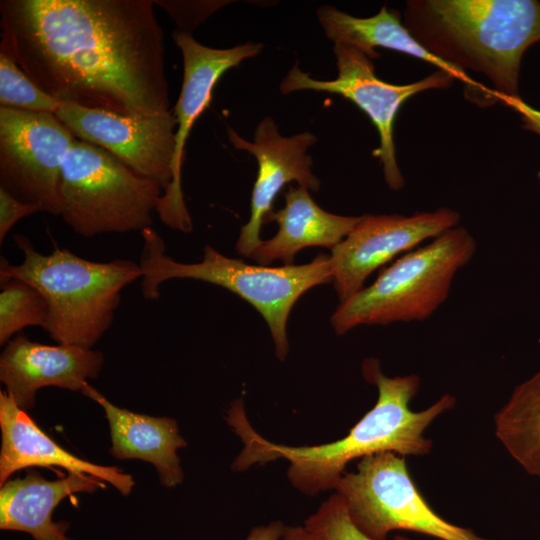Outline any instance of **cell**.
<instances>
[{
    "instance_id": "44dd1931",
    "label": "cell",
    "mask_w": 540,
    "mask_h": 540,
    "mask_svg": "<svg viewBox=\"0 0 540 540\" xmlns=\"http://www.w3.org/2000/svg\"><path fill=\"white\" fill-rule=\"evenodd\" d=\"M494 423L495 434L510 455L540 477V372L515 388Z\"/></svg>"
},
{
    "instance_id": "2e32d148",
    "label": "cell",
    "mask_w": 540,
    "mask_h": 540,
    "mask_svg": "<svg viewBox=\"0 0 540 540\" xmlns=\"http://www.w3.org/2000/svg\"><path fill=\"white\" fill-rule=\"evenodd\" d=\"M0 429V486L18 470L58 466L108 482L124 496L134 487L133 477L118 467L91 463L63 449L18 407L6 391L0 392Z\"/></svg>"
},
{
    "instance_id": "3957f363",
    "label": "cell",
    "mask_w": 540,
    "mask_h": 540,
    "mask_svg": "<svg viewBox=\"0 0 540 540\" xmlns=\"http://www.w3.org/2000/svg\"><path fill=\"white\" fill-rule=\"evenodd\" d=\"M404 25L441 60L486 76L500 99L515 108L521 58L540 41L535 0H409Z\"/></svg>"
},
{
    "instance_id": "ba28073f",
    "label": "cell",
    "mask_w": 540,
    "mask_h": 540,
    "mask_svg": "<svg viewBox=\"0 0 540 540\" xmlns=\"http://www.w3.org/2000/svg\"><path fill=\"white\" fill-rule=\"evenodd\" d=\"M335 492L355 525L374 540H387L394 530L438 540H490L438 515L413 482L405 458L393 452L360 459L355 472L342 475Z\"/></svg>"
},
{
    "instance_id": "484cf974",
    "label": "cell",
    "mask_w": 540,
    "mask_h": 540,
    "mask_svg": "<svg viewBox=\"0 0 540 540\" xmlns=\"http://www.w3.org/2000/svg\"><path fill=\"white\" fill-rule=\"evenodd\" d=\"M41 212L36 206L24 203L0 187V242L22 218Z\"/></svg>"
},
{
    "instance_id": "83f0119b",
    "label": "cell",
    "mask_w": 540,
    "mask_h": 540,
    "mask_svg": "<svg viewBox=\"0 0 540 540\" xmlns=\"http://www.w3.org/2000/svg\"><path fill=\"white\" fill-rule=\"evenodd\" d=\"M281 540H319L305 526H286Z\"/></svg>"
},
{
    "instance_id": "9a60e30c",
    "label": "cell",
    "mask_w": 540,
    "mask_h": 540,
    "mask_svg": "<svg viewBox=\"0 0 540 540\" xmlns=\"http://www.w3.org/2000/svg\"><path fill=\"white\" fill-rule=\"evenodd\" d=\"M104 363L100 351L72 344L45 345L17 334L0 357V380L19 408L35 406L36 393L47 386L82 391L97 378Z\"/></svg>"
},
{
    "instance_id": "6da1fadb",
    "label": "cell",
    "mask_w": 540,
    "mask_h": 540,
    "mask_svg": "<svg viewBox=\"0 0 540 540\" xmlns=\"http://www.w3.org/2000/svg\"><path fill=\"white\" fill-rule=\"evenodd\" d=\"M151 0H2L0 52L43 91L128 116L170 108Z\"/></svg>"
},
{
    "instance_id": "52a82bcc",
    "label": "cell",
    "mask_w": 540,
    "mask_h": 540,
    "mask_svg": "<svg viewBox=\"0 0 540 540\" xmlns=\"http://www.w3.org/2000/svg\"><path fill=\"white\" fill-rule=\"evenodd\" d=\"M163 193L157 182L82 140L74 141L62 162L60 216L86 238L150 228Z\"/></svg>"
},
{
    "instance_id": "cb8c5ba5",
    "label": "cell",
    "mask_w": 540,
    "mask_h": 540,
    "mask_svg": "<svg viewBox=\"0 0 540 540\" xmlns=\"http://www.w3.org/2000/svg\"><path fill=\"white\" fill-rule=\"evenodd\" d=\"M319 540H374L352 521L343 498L334 493L304 522ZM393 540H411L396 536Z\"/></svg>"
},
{
    "instance_id": "30bf717a",
    "label": "cell",
    "mask_w": 540,
    "mask_h": 540,
    "mask_svg": "<svg viewBox=\"0 0 540 540\" xmlns=\"http://www.w3.org/2000/svg\"><path fill=\"white\" fill-rule=\"evenodd\" d=\"M75 140L55 114L0 106V187L60 216L62 162Z\"/></svg>"
},
{
    "instance_id": "7402d4cb",
    "label": "cell",
    "mask_w": 540,
    "mask_h": 540,
    "mask_svg": "<svg viewBox=\"0 0 540 540\" xmlns=\"http://www.w3.org/2000/svg\"><path fill=\"white\" fill-rule=\"evenodd\" d=\"M48 304L44 296L32 285L17 279L1 281L0 290V344L26 327H47Z\"/></svg>"
},
{
    "instance_id": "8992f818",
    "label": "cell",
    "mask_w": 540,
    "mask_h": 540,
    "mask_svg": "<svg viewBox=\"0 0 540 540\" xmlns=\"http://www.w3.org/2000/svg\"><path fill=\"white\" fill-rule=\"evenodd\" d=\"M476 241L462 226L451 228L382 270L337 307L331 324L338 335L361 325L424 321L445 302L452 282L474 256Z\"/></svg>"
},
{
    "instance_id": "4fadbf2b",
    "label": "cell",
    "mask_w": 540,
    "mask_h": 540,
    "mask_svg": "<svg viewBox=\"0 0 540 540\" xmlns=\"http://www.w3.org/2000/svg\"><path fill=\"white\" fill-rule=\"evenodd\" d=\"M172 36L183 57L184 74L181 92L173 109L177 129L172 182L160 198L156 213L167 226L189 232L192 229V221L181 186L186 140L195 121L209 106L218 80L227 70L259 54L262 44L250 42L232 48L216 49L199 43L191 33L177 30Z\"/></svg>"
},
{
    "instance_id": "7c38bea8",
    "label": "cell",
    "mask_w": 540,
    "mask_h": 540,
    "mask_svg": "<svg viewBox=\"0 0 540 540\" xmlns=\"http://www.w3.org/2000/svg\"><path fill=\"white\" fill-rule=\"evenodd\" d=\"M55 115L76 139L105 149L164 191L171 184L177 126L173 110L162 115L128 116L62 103Z\"/></svg>"
},
{
    "instance_id": "603a6c76",
    "label": "cell",
    "mask_w": 540,
    "mask_h": 540,
    "mask_svg": "<svg viewBox=\"0 0 540 540\" xmlns=\"http://www.w3.org/2000/svg\"><path fill=\"white\" fill-rule=\"evenodd\" d=\"M0 105L55 114L62 102L38 87L10 57L0 52Z\"/></svg>"
},
{
    "instance_id": "7a4b0ae2",
    "label": "cell",
    "mask_w": 540,
    "mask_h": 540,
    "mask_svg": "<svg viewBox=\"0 0 540 540\" xmlns=\"http://www.w3.org/2000/svg\"><path fill=\"white\" fill-rule=\"evenodd\" d=\"M362 374L377 387L376 404L345 437L326 444L287 446L271 442L251 426L243 401L234 400L226 420L240 437L243 448L232 469L241 472L256 464L285 459L289 462L287 477L293 487L315 496L335 490L347 464L355 459L382 452L403 457L429 454L433 442L424 435L425 430L455 406V397L445 394L428 408L415 412L410 409V402L420 387L418 375L387 377L379 361L373 358L364 360Z\"/></svg>"
},
{
    "instance_id": "f1b7e54d",
    "label": "cell",
    "mask_w": 540,
    "mask_h": 540,
    "mask_svg": "<svg viewBox=\"0 0 540 540\" xmlns=\"http://www.w3.org/2000/svg\"><path fill=\"white\" fill-rule=\"evenodd\" d=\"M538 178H539V180H540V170H539V172H538Z\"/></svg>"
},
{
    "instance_id": "d6986e66",
    "label": "cell",
    "mask_w": 540,
    "mask_h": 540,
    "mask_svg": "<svg viewBox=\"0 0 540 540\" xmlns=\"http://www.w3.org/2000/svg\"><path fill=\"white\" fill-rule=\"evenodd\" d=\"M360 219L341 216L320 208L304 187H289L285 206L271 211L265 222L279 226L274 237L261 241L250 255L259 265L268 266L276 260L292 265L295 255L302 249L322 246L332 250L356 226Z\"/></svg>"
},
{
    "instance_id": "d4e9b609",
    "label": "cell",
    "mask_w": 540,
    "mask_h": 540,
    "mask_svg": "<svg viewBox=\"0 0 540 540\" xmlns=\"http://www.w3.org/2000/svg\"><path fill=\"white\" fill-rule=\"evenodd\" d=\"M164 9L177 23L178 31L190 33L191 29L203 22L213 11L219 8V1H154Z\"/></svg>"
},
{
    "instance_id": "277c9868",
    "label": "cell",
    "mask_w": 540,
    "mask_h": 540,
    "mask_svg": "<svg viewBox=\"0 0 540 540\" xmlns=\"http://www.w3.org/2000/svg\"><path fill=\"white\" fill-rule=\"evenodd\" d=\"M14 239L23 260L10 264L2 258L0 280L24 281L44 296L49 309L45 331L58 344L92 348L112 325L121 291L142 278L139 263L92 261L63 248L43 254L26 236Z\"/></svg>"
},
{
    "instance_id": "8fae6325",
    "label": "cell",
    "mask_w": 540,
    "mask_h": 540,
    "mask_svg": "<svg viewBox=\"0 0 540 540\" xmlns=\"http://www.w3.org/2000/svg\"><path fill=\"white\" fill-rule=\"evenodd\" d=\"M457 211L442 207L412 215H362L353 230L331 250L332 283L345 301L365 280L396 256L458 226Z\"/></svg>"
},
{
    "instance_id": "4316f807",
    "label": "cell",
    "mask_w": 540,
    "mask_h": 540,
    "mask_svg": "<svg viewBox=\"0 0 540 540\" xmlns=\"http://www.w3.org/2000/svg\"><path fill=\"white\" fill-rule=\"evenodd\" d=\"M285 527L279 520L267 525H260L251 529L244 540H281Z\"/></svg>"
},
{
    "instance_id": "ac0fdd59",
    "label": "cell",
    "mask_w": 540,
    "mask_h": 540,
    "mask_svg": "<svg viewBox=\"0 0 540 540\" xmlns=\"http://www.w3.org/2000/svg\"><path fill=\"white\" fill-rule=\"evenodd\" d=\"M100 486H104L101 480L86 474L69 472L50 481L29 470L0 486V529L25 532L34 540H72L66 535L69 524L53 521L55 507L67 496Z\"/></svg>"
},
{
    "instance_id": "e0dca14e",
    "label": "cell",
    "mask_w": 540,
    "mask_h": 540,
    "mask_svg": "<svg viewBox=\"0 0 540 540\" xmlns=\"http://www.w3.org/2000/svg\"><path fill=\"white\" fill-rule=\"evenodd\" d=\"M82 394L98 403L108 420L112 447L110 454L119 460L140 459L151 463L166 488L183 482L184 473L177 450L187 442L170 417H154L131 412L112 404L89 383Z\"/></svg>"
},
{
    "instance_id": "9c48e42d",
    "label": "cell",
    "mask_w": 540,
    "mask_h": 540,
    "mask_svg": "<svg viewBox=\"0 0 540 540\" xmlns=\"http://www.w3.org/2000/svg\"><path fill=\"white\" fill-rule=\"evenodd\" d=\"M333 51L338 69L336 79H314L296 63L282 80L280 90L283 94L299 90L328 92L356 104L378 131L380 145L372 154L382 164L387 185L392 190H400L404 186V178L396 160L393 137L397 113L413 95L429 89L447 88L455 78L446 71L437 70L413 83L391 84L377 77L372 59L356 48L336 44Z\"/></svg>"
},
{
    "instance_id": "5bb4252c",
    "label": "cell",
    "mask_w": 540,
    "mask_h": 540,
    "mask_svg": "<svg viewBox=\"0 0 540 540\" xmlns=\"http://www.w3.org/2000/svg\"><path fill=\"white\" fill-rule=\"evenodd\" d=\"M228 138L236 149L249 152L258 163L250 218L242 226L236 243L237 252L250 257L262 241L260 231L266 216L272 211L273 201L287 183L296 181L307 190H319L320 180L313 174L312 159L307 154L308 148L317 142V137L310 132L283 137L274 120L265 117L255 130L253 142L243 139L231 128H228Z\"/></svg>"
},
{
    "instance_id": "ffe728a7",
    "label": "cell",
    "mask_w": 540,
    "mask_h": 540,
    "mask_svg": "<svg viewBox=\"0 0 540 540\" xmlns=\"http://www.w3.org/2000/svg\"><path fill=\"white\" fill-rule=\"evenodd\" d=\"M318 20L326 37L334 42L351 46L364 53L370 59L378 58L376 47H383L418 58L451 74L467 84L476 92L486 93L496 100L497 94L474 81L469 75L455 66L441 60L423 47L402 23L400 13L384 5L371 17L360 18L349 15L330 5H323L317 10Z\"/></svg>"
},
{
    "instance_id": "5b68a950",
    "label": "cell",
    "mask_w": 540,
    "mask_h": 540,
    "mask_svg": "<svg viewBox=\"0 0 540 540\" xmlns=\"http://www.w3.org/2000/svg\"><path fill=\"white\" fill-rule=\"evenodd\" d=\"M141 234V289L147 300L158 299L160 285L171 279H195L226 288L250 303L265 319L280 360L289 350L287 321L293 306L307 290L333 280L330 256L324 254L303 265L269 267L226 257L206 245L201 261L182 263L165 253L161 237L151 227Z\"/></svg>"
}]
</instances>
